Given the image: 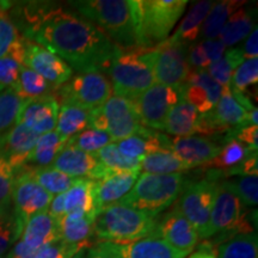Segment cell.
<instances>
[{"mask_svg":"<svg viewBox=\"0 0 258 258\" xmlns=\"http://www.w3.org/2000/svg\"><path fill=\"white\" fill-rule=\"evenodd\" d=\"M93 221L95 218L85 215H64L57 224L60 239L77 249H84L90 244V238L93 234Z\"/></svg>","mask_w":258,"mask_h":258,"instance_id":"cell-27","label":"cell"},{"mask_svg":"<svg viewBox=\"0 0 258 258\" xmlns=\"http://www.w3.org/2000/svg\"><path fill=\"white\" fill-rule=\"evenodd\" d=\"M217 258H258V239L254 232L240 233L219 243Z\"/></svg>","mask_w":258,"mask_h":258,"instance_id":"cell-36","label":"cell"},{"mask_svg":"<svg viewBox=\"0 0 258 258\" xmlns=\"http://www.w3.org/2000/svg\"><path fill=\"white\" fill-rule=\"evenodd\" d=\"M11 88L19 96V98H22L23 101L35 99L47 95H53L54 91H55V88L51 84L48 83L40 74L28 69L27 66L22 67L21 71H19L17 80Z\"/></svg>","mask_w":258,"mask_h":258,"instance_id":"cell-34","label":"cell"},{"mask_svg":"<svg viewBox=\"0 0 258 258\" xmlns=\"http://www.w3.org/2000/svg\"><path fill=\"white\" fill-rule=\"evenodd\" d=\"M170 144L171 140L166 135H161L157 131L143 127L137 134L118 141L116 145L123 156L141 160L148 154L159 150H170Z\"/></svg>","mask_w":258,"mask_h":258,"instance_id":"cell-23","label":"cell"},{"mask_svg":"<svg viewBox=\"0 0 258 258\" xmlns=\"http://www.w3.org/2000/svg\"><path fill=\"white\" fill-rule=\"evenodd\" d=\"M184 184L185 177L183 173H141L131 191L118 202V205L150 213L157 217L178 199Z\"/></svg>","mask_w":258,"mask_h":258,"instance_id":"cell-5","label":"cell"},{"mask_svg":"<svg viewBox=\"0 0 258 258\" xmlns=\"http://www.w3.org/2000/svg\"><path fill=\"white\" fill-rule=\"evenodd\" d=\"M179 90L182 98L191 104L199 114H206L217 105L222 86L209 76L207 70H190Z\"/></svg>","mask_w":258,"mask_h":258,"instance_id":"cell-17","label":"cell"},{"mask_svg":"<svg viewBox=\"0 0 258 258\" xmlns=\"http://www.w3.org/2000/svg\"><path fill=\"white\" fill-rule=\"evenodd\" d=\"M170 150L189 166L207 165L221 152L222 146L209 137H183L171 140Z\"/></svg>","mask_w":258,"mask_h":258,"instance_id":"cell-22","label":"cell"},{"mask_svg":"<svg viewBox=\"0 0 258 258\" xmlns=\"http://www.w3.org/2000/svg\"><path fill=\"white\" fill-rule=\"evenodd\" d=\"M254 108L246 95L233 91L230 85L224 86L214 109L199 115L196 133L214 135L231 132L234 134L240 128L250 125L249 115Z\"/></svg>","mask_w":258,"mask_h":258,"instance_id":"cell-7","label":"cell"},{"mask_svg":"<svg viewBox=\"0 0 258 258\" xmlns=\"http://www.w3.org/2000/svg\"><path fill=\"white\" fill-rule=\"evenodd\" d=\"M77 14L88 19L122 50H139L137 0L70 2Z\"/></svg>","mask_w":258,"mask_h":258,"instance_id":"cell-2","label":"cell"},{"mask_svg":"<svg viewBox=\"0 0 258 258\" xmlns=\"http://www.w3.org/2000/svg\"><path fill=\"white\" fill-rule=\"evenodd\" d=\"M179 88L154 84L150 89L134 99L133 104L140 123L153 131H164V124L173 105L178 103Z\"/></svg>","mask_w":258,"mask_h":258,"instance_id":"cell-14","label":"cell"},{"mask_svg":"<svg viewBox=\"0 0 258 258\" xmlns=\"http://www.w3.org/2000/svg\"><path fill=\"white\" fill-rule=\"evenodd\" d=\"M122 258H184L158 237H147L128 244H116Z\"/></svg>","mask_w":258,"mask_h":258,"instance_id":"cell-25","label":"cell"},{"mask_svg":"<svg viewBox=\"0 0 258 258\" xmlns=\"http://www.w3.org/2000/svg\"><path fill=\"white\" fill-rule=\"evenodd\" d=\"M24 101L9 88L0 92V139L17 124V117Z\"/></svg>","mask_w":258,"mask_h":258,"instance_id":"cell-41","label":"cell"},{"mask_svg":"<svg viewBox=\"0 0 258 258\" xmlns=\"http://www.w3.org/2000/svg\"><path fill=\"white\" fill-rule=\"evenodd\" d=\"M250 232H253V228L246 219L245 206L225 185L224 180L218 182L206 239L214 235H227L230 238L232 235Z\"/></svg>","mask_w":258,"mask_h":258,"instance_id":"cell-10","label":"cell"},{"mask_svg":"<svg viewBox=\"0 0 258 258\" xmlns=\"http://www.w3.org/2000/svg\"><path fill=\"white\" fill-rule=\"evenodd\" d=\"M200 44H201L203 49H205L209 62L211 63L217 62L218 60H220L226 51V47L224 46V43L219 40V38L203 40Z\"/></svg>","mask_w":258,"mask_h":258,"instance_id":"cell-54","label":"cell"},{"mask_svg":"<svg viewBox=\"0 0 258 258\" xmlns=\"http://www.w3.org/2000/svg\"><path fill=\"white\" fill-rule=\"evenodd\" d=\"M214 3L203 0L198 2L192 5L189 10L184 18L182 19L177 30L173 32L170 40L180 42V43H189V42L195 41L201 34L202 24L207 17L208 12L211 11L212 6Z\"/></svg>","mask_w":258,"mask_h":258,"instance_id":"cell-31","label":"cell"},{"mask_svg":"<svg viewBox=\"0 0 258 258\" xmlns=\"http://www.w3.org/2000/svg\"><path fill=\"white\" fill-rule=\"evenodd\" d=\"M186 5V0H137V27L140 49H152L167 40Z\"/></svg>","mask_w":258,"mask_h":258,"instance_id":"cell-6","label":"cell"},{"mask_svg":"<svg viewBox=\"0 0 258 258\" xmlns=\"http://www.w3.org/2000/svg\"><path fill=\"white\" fill-rule=\"evenodd\" d=\"M237 140L249 148L252 152H257L258 150V127L257 125H246L235 132Z\"/></svg>","mask_w":258,"mask_h":258,"instance_id":"cell-52","label":"cell"},{"mask_svg":"<svg viewBox=\"0 0 258 258\" xmlns=\"http://www.w3.org/2000/svg\"><path fill=\"white\" fill-rule=\"evenodd\" d=\"M21 237L17 221L14 214H0V256H4L10 247Z\"/></svg>","mask_w":258,"mask_h":258,"instance_id":"cell-48","label":"cell"},{"mask_svg":"<svg viewBox=\"0 0 258 258\" xmlns=\"http://www.w3.org/2000/svg\"><path fill=\"white\" fill-rule=\"evenodd\" d=\"M258 173V159L257 152L251 153L241 163L234 166L233 169L226 172L227 176H257Z\"/></svg>","mask_w":258,"mask_h":258,"instance_id":"cell-50","label":"cell"},{"mask_svg":"<svg viewBox=\"0 0 258 258\" xmlns=\"http://www.w3.org/2000/svg\"><path fill=\"white\" fill-rule=\"evenodd\" d=\"M15 170L0 157V214L9 213L12 203V189L15 182Z\"/></svg>","mask_w":258,"mask_h":258,"instance_id":"cell-47","label":"cell"},{"mask_svg":"<svg viewBox=\"0 0 258 258\" xmlns=\"http://www.w3.org/2000/svg\"><path fill=\"white\" fill-rule=\"evenodd\" d=\"M199 112L185 99L180 98L176 105L172 106L167 115L164 131L177 138L191 137L196 133V124L199 120Z\"/></svg>","mask_w":258,"mask_h":258,"instance_id":"cell-28","label":"cell"},{"mask_svg":"<svg viewBox=\"0 0 258 258\" xmlns=\"http://www.w3.org/2000/svg\"><path fill=\"white\" fill-rule=\"evenodd\" d=\"M79 250L82 249H77L57 239L38 250L32 258H72Z\"/></svg>","mask_w":258,"mask_h":258,"instance_id":"cell-49","label":"cell"},{"mask_svg":"<svg viewBox=\"0 0 258 258\" xmlns=\"http://www.w3.org/2000/svg\"><path fill=\"white\" fill-rule=\"evenodd\" d=\"M244 4L245 2H238V0H222L214 3L202 24L201 31L205 40L219 38V35L228 18L238 9L244 6Z\"/></svg>","mask_w":258,"mask_h":258,"instance_id":"cell-35","label":"cell"},{"mask_svg":"<svg viewBox=\"0 0 258 258\" xmlns=\"http://www.w3.org/2000/svg\"><path fill=\"white\" fill-rule=\"evenodd\" d=\"M244 62V56L240 48H231L226 50L220 60L213 62L207 67V72L215 82L224 86L230 85L234 71Z\"/></svg>","mask_w":258,"mask_h":258,"instance_id":"cell-40","label":"cell"},{"mask_svg":"<svg viewBox=\"0 0 258 258\" xmlns=\"http://www.w3.org/2000/svg\"><path fill=\"white\" fill-rule=\"evenodd\" d=\"M25 38V37H24ZM24 66L43 77L54 88L72 78L73 70L64 61L44 47L25 38Z\"/></svg>","mask_w":258,"mask_h":258,"instance_id":"cell-15","label":"cell"},{"mask_svg":"<svg viewBox=\"0 0 258 258\" xmlns=\"http://www.w3.org/2000/svg\"><path fill=\"white\" fill-rule=\"evenodd\" d=\"M85 251H86V247H84V249L79 250L78 252L74 254L72 258H85Z\"/></svg>","mask_w":258,"mask_h":258,"instance_id":"cell-58","label":"cell"},{"mask_svg":"<svg viewBox=\"0 0 258 258\" xmlns=\"http://www.w3.org/2000/svg\"><path fill=\"white\" fill-rule=\"evenodd\" d=\"M57 102L71 103L86 110H95L112 96L110 80L101 71L77 73L54 91Z\"/></svg>","mask_w":258,"mask_h":258,"instance_id":"cell-8","label":"cell"},{"mask_svg":"<svg viewBox=\"0 0 258 258\" xmlns=\"http://www.w3.org/2000/svg\"><path fill=\"white\" fill-rule=\"evenodd\" d=\"M38 138L40 135L31 129L17 123L0 139V157L8 161L16 172L25 165Z\"/></svg>","mask_w":258,"mask_h":258,"instance_id":"cell-21","label":"cell"},{"mask_svg":"<svg viewBox=\"0 0 258 258\" xmlns=\"http://www.w3.org/2000/svg\"><path fill=\"white\" fill-rule=\"evenodd\" d=\"M254 28L256 25L253 27L252 11L245 10L244 6H241L233 12L228 21L226 22L220 35H219V40L224 43L226 48L233 47L249 36Z\"/></svg>","mask_w":258,"mask_h":258,"instance_id":"cell-32","label":"cell"},{"mask_svg":"<svg viewBox=\"0 0 258 258\" xmlns=\"http://www.w3.org/2000/svg\"><path fill=\"white\" fill-rule=\"evenodd\" d=\"M186 53L188 46L185 43L170 38L157 44L152 49H148L154 82L171 88H180L191 70Z\"/></svg>","mask_w":258,"mask_h":258,"instance_id":"cell-12","label":"cell"},{"mask_svg":"<svg viewBox=\"0 0 258 258\" xmlns=\"http://www.w3.org/2000/svg\"><path fill=\"white\" fill-rule=\"evenodd\" d=\"M104 72L110 80L112 93L129 101H134L156 84L148 49H118Z\"/></svg>","mask_w":258,"mask_h":258,"instance_id":"cell-4","label":"cell"},{"mask_svg":"<svg viewBox=\"0 0 258 258\" xmlns=\"http://www.w3.org/2000/svg\"><path fill=\"white\" fill-rule=\"evenodd\" d=\"M186 57H188V63L191 70H207V67L211 64L207 54L200 43L188 47Z\"/></svg>","mask_w":258,"mask_h":258,"instance_id":"cell-51","label":"cell"},{"mask_svg":"<svg viewBox=\"0 0 258 258\" xmlns=\"http://www.w3.org/2000/svg\"><path fill=\"white\" fill-rule=\"evenodd\" d=\"M0 258H8V256H0Z\"/></svg>","mask_w":258,"mask_h":258,"instance_id":"cell-59","label":"cell"},{"mask_svg":"<svg viewBox=\"0 0 258 258\" xmlns=\"http://www.w3.org/2000/svg\"><path fill=\"white\" fill-rule=\"evenodd\" d=\"M50 167L77 179L98 180L108 173L93 154L67 145L60 151Z\"/></svg>","mask_w":258,"mask_h":258,"instance_id":"cell-20","label":"cell"},{"mask_svg":"<svg viewBox=\"0 0 258 258\" xmlns=\"http://www.w3.org/2000/svg\"><path fill=\"white\" fill-rule=\"evenodd\" d=\"M241 53H243L244 60L254 59L258 56V31L257 27L251 31V34L246 37L245 44L243 48H240Z\"/></svg>","mask_w":258,"mask_h":258,"instance_id":"cell-55","label":"cell"},{"mask_svg":"<svg viewBox=\"0 0 258 258\" xmlns=\"http://www.w3.org/2000/svg\"><path fill=\"white\" fill-rule=\"evenodd\" d=\"M258 83V59L244 60V62L234 71L230 82V88L233 91L244 93L251 86Z\"/></svg>","mask_w":258,"mask_h":258,"instance_id":"cell-45","label":"cell"},{"mask_svg":"<svg viewBox=\"0 0 258 258\" xmlns=\"http://www.w3.org/2000/svg\"><path fill=\"white\" fill-rule=\"evenodd\" d=\"M25 38L22 36L0 57V92L11 88L18 78L19 71L24 66Z\"/></svg>","mask_w":258,"mask_h":258,"instance_id":"cell-37","label":"cell"},{"mask_svg":"<svg viewBox=\"0 0 258 258\" xmlns=\"http://www.w3.org/2000/svg\"><path fill=\"white\" fill-rule=\"evenodd\" d=\"M89 122L90 110L71 103H61L59 104L55 132L61 138L69 141L74 135L89 128Z\"/></svg>","mask_w":258,"mask_h":258,"instance_id":"cell-30","label":"cell"},{"mask_svg":"<svg viewBox=\"0 0 258 258\" xmlns=\"http://www.w3.org/2000/svg\"><path fill=\"white\" fill-rule=\"evenodd\" d=\"M47 212L48 214L59 224V221L64 217V192L54 196V198L51 199L50 205L49 207H48Z\"/></svg>","mask_w":258,"mask_h":258,"instance_id":"cell-56","label":"cell"},{"mask_svg":"<svg viewBox=\"0 0 258 258\" xmlns=\"http://www.w3.org/2000/svg\"><path fill=\"white\" fill-rule=\"evenodd\" d=\"M89 127L104 132L112 141H122L137 134L144 125L133 102L114 95L99 108L90 111Z\"/></svg>","mask_w":258,"mask_h":258,"instance_id":"cell-9","label":"cell"},{"mask_svg":"<svg viewBox=\"0 0 258 258\" xmlns=\"http://www.w3.org/2000/svg\"><path fill=\"white\" fill-rule=\"evenodd\" d=\"M106 172H122V171H141V160L132 159L123 156L116 144H109L98 152L93 153Z\"/></svg>","mask_w":258,"mask_h":258,"instance_id":"cell-39","label":"cell"},{"mask_svg":"<svg viewBox=\"0 0 258 258\" xmlns=\"http://www.w3.org/2000/svg\"><path fill=\"white\" fill-rule=\"evenodd\" d=\"M19 239L29 249L37 252L46 245L60 239L59 225L48 214L47 211L38 213L25 224Z\"/></svg>","mask_w":258,"mask_h":258,"instance_id":"cell-24","label":"cell"},{"mask_svg":"<svg viewBox=\"0 0 258 258\" xmlns=\"http://www.w3.org/2000/svg\"><path fill=\"white\" fill-rule=\"evenodd\" d=\"M218 179L219 177H215L214 173L208 178L188 182L183 186L176 205L183 217L195 228L201 239H206L217 192Z\"/></svg>","mask_w":258,"mask_h":258,"instance_id":"cell-11","label":"cell"},{"mask_svg":"<svg viewBox=\"0 0 258 258\" xmlns=\"http://www.w3.org/2000/svg\"><path fill=\"white\" fill-rule=\"evenodd\" d=\"M140 176V171H122L108 172L101 179L93 180L92 199L96 212L117 205L127 194Z\"/></svg>","mask_w":258,"mask_h":258,"instance_id":"cell-18","label":"cell"},{"mask_svg":"<svg viewBox=\"0 0 258 258\" xmlns=\"http://www.w3.org/2000/svg\"><path fill=\"white\" fill-rule=\"evenodd\" d=\"M10 5L0 3V57L4 56L14 44L22 37L17 25L9 12Z\"/></svg>","mask_w":258,"mask_h":258,"instance_id":"cell-46","label":"cell"},{"mask_svg":"<svg viewBox=\"0 0 258 258\" xmlns=\"http://www.w3.org/2000/svg\"><path fill=\"white\" fill-rule=\"evenodd\" d=\"M190 169L191 166L171 150H159L141 159V170H144V173L151 175H172Z\"/></svg>","mask_w":258,"mask_h":258,"instance_id":"cell-33","label":"cell"},{"mask_svg":"<svg viewBox=\"0 0 258 258\" xmlns=\"http://www.w3.org/2000/svg\"><path fill=\"white\" fill-rule=\"evenodd\" d=\"M66 143L67 141L61 138L55 131L40 135L24 166L30 167V169L50 166Z\"/></svg>","mask_w":258,"mask_h":258,"instance_id":"cell-29","label":"cell"},{"mask_svg":"<svg viewBox=\"0 0 258 258\" xmlns=\"http://www.w3.org/2000/svg\"><path fill=\"white\" fill-rule=\"evenodd\" d=\"M86 258H122L118 253L117 246L112 243H97L90 247Z\"/></svg>","mask_w":258,"mask_h":258,"instance_id":"cell-53","label":"cell"},{"mask_svg":"<svg viewBox=\"0 0 258 258\" xmlns=\"http://www.w3.org/2000/svg\"><path fill=\"white\" fill-rule=\"evenodd\" d=\"M154 237L165 240L184 257L192 252L200 239L198 232L176 206H173L164 217L158 219Z\"/></svg>","mask_w":258,"mask_h":258,"instance_id":"cell-16","label":"cell"},{"mask_svg":"<svg viewBox=\"0 0 258 258\" xmlns=\"http://www.w3.org/2000/svg\"><path fill=\"white\" fill-rule=\"evenodd\" d=\"M27 169L30 171L32 178L36 180L37 184L42 186L47 192H49L51 196H56L60 195V194L66 192L77 182V178H73V177L53 169L50 166L41 167V169L27 167Z\"/></svg>","mask_w":258,"mask_h":258,"instance_id":"cell-38","label":"cell"},{"mask_svg":"<svg viewBox=\"0 0 258 258\" xmlns=\"http://www.w3.org/2000/svg\"><path fill=\"white\" fill-rule=\"evenodd\" d=\"M225 185L247 207H254L258 202V177L237 176L235 178L224 180Z\"/></svg>","mask_w":258,"mask_h":258,"instance_id":"cell-44","label":"cell"},{"mask_svg":"<svg viewBox=\"0 0 258 258\" xmlns=\"http://www.w3.org/2000/svg\"><path fill=\"white\" fill-rule=\"evenodd\" d=\"M24 19L22 36L61 57L78 73H104L120 49L95 24L64 6H30L25 9Z\"/></svg>","mask_w":258,"mask_h":258,"instance_id":"cell-1","label":"cell"},{"mask_svg":"<svg viewBox=\"0 0 258 258\" xmlns=\"http://www.w3.org/2000/svg\"><path fill=\"white\" fill-rule=\"evenodd\" d=\"M112 144L111 138L104 132L98 131L95 128H86L77 135H74L67 141V146L74 147L77 150L83 151L86 153H96L103 147Z\"/></svg>","mask_w":258,"mask_h":258,"instance_id":"cell-43","label":"cell"},{"mask_svg":"<svg viewBox=\"0 0 258 258\" xmlns=\"http://www.w3.org/2000/svg\"><path fill=\"white\" fill-rule=\"evenodd\" d=\"M53 198L54 196L37 184L27 167H22L16 171L12 189V203L15 207L14 215L21 234L25 224L34 215L47 211Z\"/></svg>","mask_w":258,"mask_h":258,"instance_id":"cell-13","label":"cell"},{"mask_svg":"<svg viewBox=\"0 0 258 258\" xmlns=\"http://www.w3.org/2000/svg\"><path fill=\"white\" fill-rule=\"evenodd\" d=\"M188 258H217L214 250L212 249V245H202L200 246V249L195 252H192Z\"/></svg>","mask_w":258,"mask_h":258,"instance_id":"cell-57","label":"cell"},{"mask_svg":"<svg viewBox=\"0 0 258 258\" xmlns=\"http://www.w3.org/2000/svg\"><path fill=\"white\" fill-rule=\"evenodd\" d=\"M158 219L150 213L114 205L97 213L93 234L102 243L128 244L154 237Z\"/></svg>","mask_w":258,"mask_h":258,"instance_id":"cell-3","label":"cell"},{"mask_svg":"<svg viewBox=\"0 0 258 258\" xmlns=\"http://www.w3.org/2000/svg\"><path fill=\"white\" fill-rule=\"evenodd\" d=\"M59 102L54 95L24 101L17 117V123L24 124L38 135L53 132L56 128Z\"/></svg>","mask_w":258,"mask_h":258,"instance_id":"cell-19","label":"cell"},{"mask_svg":"<svg viewBox=\"0 0 258 258\" xmlns=\"http://www.w3.org/2000/svg\"><path fill=\"white\" fill-rule=\"evenodd\" d=\"M93 180L77 179L70 190L64 192V215L96 218L97 212L92 199Z\"/></svg>","mask_w":258,"mask_h":258,"instance_id":"cell-26","label":"cell"},{"mask_svg":"<svg viewBox=\"0 0 258 258\" xmlns=\"http://www.w3.org/2000/svg\"><path fill=\"white\" fill-rule=\"evenodd\" d=\"M253 153L249 148L241 144L237 139L231 138L228 139V143L222 147L221 152L213 159L211 163L207 164V166L214 167L218 170L228 171L237 166L241 163L245 158Z\"/></svg>","mask_w":258,"mask_h":258,"instance_id":"cell-42","label":"cell"}]
</instances>
